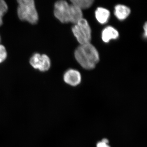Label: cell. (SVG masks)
Returning a JSON list of instances; mask_svg holds the SVG:
<instances>
[{
  "label": "cell",
  "instance_id": "6da1fadb",
  "mask_svg": "<svg viewBox=\"0 0 147 147\" xmlns=\"http://www.w3.org/2000/svg\"><path fill=\"white\" fill-rule=\"evenodd\" d=\"M78 63L86 69H93L99 61V55L96 48L90 43L80 45L74 52Z\"/></svg>",
  "mask_w": 147,
  "mask_h": 147
},
{
  "label": "cell",
  "instance_id": "7a4b0ae2",
  "mask_svg": "<svg viewBox=\"0 0 147 147\" xmlns=\"http://www.w3.org/2000/svg\"><path fill=\"white\" fill-rule=\"evenodd\" d=\"M17 14L22 21H26L32 24H36L38 21V15L33 0H18Z\"/></svg>",
  "mask_w": 147,
  "mask_h": 147
},
{
  "label": "cell",
  "instance_id": "3957f363",
  "mask_svg": "<svg viewBox=\"0 0 147 147\" xmlns=\"http://www.w3.org/2000/svg\"><path fill=\"white\" fill-rule=\"evenodd\" d=\"M74 35L80 45L90 43L91 40L90 27L86 19L83 18L72 28Z\"/></svg>",
  "mask_w": 147,
  "mask_h": 147
},
{
  "label": "cell",
  "instance_id": "277c9868",
  "mask_svg": "<svg viewBox=\"0 0 147 147\" xmlns=\"http://www.w3.org/2000/svg\"><path fill=\"white\" fill-rule=\"evenodd\" d=\"M69 6L65 1L56 2L54 6V15L57 19L63 24L69 23Z\"/></svg>",
  "mask_w": 147,
  "mask_h": 147
},
{
  "label": "cell",
  "instance_id": "5b68a950",
  "mask_svg": "<svg viewBox=\"0 0 147 147\" xmlns=\"http://www.w3.org/2000/svg\"><path fill=\"white\" fill-rule=\"evenodd\" d=\"M30 63L33 67L41 71L49 70L51 66L49 57L46 55H40L38 53H36L32 56Z\"/></svg>",
  "mask_w": 147,
  "mask_h": 147
},
{
  "label": "cell",
  "instance_id": "8992f818",
  "mask_svg": "<svg viewBox=\"0 0 147 147\" xmlns=\"http://www.w3.org/2000/svg\"><path fill=\"white\" fill-rule=\"evenodd\" d=\"M65 82L72 86H78L82 81L81 74L77 70L70 69L66 71L63 76Z\"/></svg>",
  "mask_w": 147,
  "mask_h": 147
},
{
  "label": "cell",
  "instance_id": "52a82bcc",
  "mask_svg": "<svg viewBox=\"0 0 147 147\" xmlns=\"http://www.w3.org/2000/svg\"><path fill=\"white\" fill-rule=\"evenodd\" d=\"M119 36V32L112 26L106 27L102 31V39L104 42H108L111 40L117 39Z\"/></svg>",
  "mask_w": 147,
  "mask_h": 147
},
{
  "label": "cell",
  "instance_id": "ba28073f",
  "mask_svg": "<svg viewBox=\"0 0 147 147\" xmlns=\"http://www.w3.org/2000/svg\"><path fill=\"white\" fill-rule=\"evenodd\" d=\"M82 9L71 4L69 6V23L75 24L83 18Z\"/></svg>",
  "mask_w": 147,
  "mask_h": 147
},
{
  "label": "cell",
  "instance_id": "9c48e42d",
  "mask_svg": "<svg viewBox=\"0 0 147 147\" xmlns=\"http://www.w3.org/2000/svg\"><path fill=\"white\" fill-rule=\"evenodd\" d=\"M115 16L119 20L126 19L130 13V9L128 7L123 5H117L115 7Z\"/></svg>",
  "mask_w": 147,
  "mask_h": 147
},
{
  "label": "cell",
  "instance_id": "30bf717a",
  "mask_svg": "<svg viewBox=\"0 0 147 147\" xmlns=\"http://www.w3.org/2000/svg\"><path fill=\"white\" fill-rule=\"evenodd\" d=\"M95 17L96 20L101 24L108 22L110 16V12L108 9L103 7H98L95 11Z\"/></svg>",
  "mask_w": 147,
  "mask_h": 147
},
{
  "label": "cell",
  "instance_id": "8fae6325",
  "mask_svg": "<svg viewBox=\"0 0 147 147\" xmlns=\"http://www.w3.org/2000/svg\"><path fill=\"white\" fill-rule=\"evenodd\" d=\"M70 2L72 4L76 6L82 10L90 8L94 1L92 0H72Z\"/></svg>",
  "mask_w": 147,
  "mask_h": 147
},
{
  "label": "cell",
  "instance_id": "7c38bea8",
  "mask_svg": "<svg viewBox=\"0 0 147 147\" xmlns=\"http://www.w3.org/2000/svg\"><path fill=\"white\" fill-rule=\"evenodd\" d=\"M8 10L6 3L3 0H0V26L3 24V18Z\"/></svg>",
  "mask_w": 147,
  "mask_h": 147
},
{
  "label": "cell",
  "instance_id": "4fadbf2b",
  "mask_svg": "<svg viewBox=\"0 0 147 147\" xmlns=\"http://www.w3.org/2000/svg\"><path fill=\"white\" fill-rule=\"evenodd\" d=\"M7 57V53L5 47L0 44V63L5 60Z\"/></svg>",
  "mask_w": 147,
  "mask_h": 147
},
{
  "label": "cell",
  "instance_id": "5bb4252c",
  "mask_svg": "<svg viewBox=\"0 0 147 147\" xmlns=\"http://www.w3.org/2000/svg\"><path fill=\"white\" fill-rule=\"evenodd\" d=\"M96 147H111L109 145V141L108 139H103L101 141L98 142Z\"/></svg>",
  "mask_w": 147,
  "mask_h": 147
},
{
  "label": "cell",
  "instance_id": "9a60e30c",
  "mask_svg": "<svg viewBox=\"0 0 147 147\" xmlns=\"http://www.w3.org/2000/svg\"><path fill=\"white\" fill-rule=\"evenodd\" d=\"M144 37L147 38V21L145 23L144 26Z\"/></svg>",
  "mask_w": 147,
  "mask_h": 147
},
{
  "label": "cell",
  "instance_id": "2e32d148",
  "mask_svg": "<svg viewBox=\"0 0 147 147\" xmlns=\"http://www.w3.org/2000/svg\"><path fill=\"white\" fill-rule=\"evenodd\" d=\"M0 41H1V36H0Z\"/></svg>",
  "mask_w": 147,
  "mask_h": 147
}]
</instances>
